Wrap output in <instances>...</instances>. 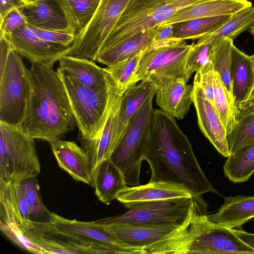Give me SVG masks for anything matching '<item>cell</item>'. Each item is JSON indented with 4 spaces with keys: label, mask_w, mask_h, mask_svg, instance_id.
I'll list each match as a JSON object with an SVG mask.
<instances>
[{
    "label": "cell",
    "mask_w": 254,
    "mask_h": 254,
    "mask_svg": "<svg viewBox=\"0 0 254 254\" xmlns=\"http://www.w3.org/2000/svg\"><path fill=\"white\" fill-rule=\"evenodd\" d=\"M151 169L150 181L181 185L196 198L217 191L201 170L187 135L175 118L154 110L153 123L145 158Z\"/></svg>",
    "instance_id": "cell-1"
},
{
    "label": "cell",
    "mask_w": 254,
    "mask_h": 254,
    "mask_svg": "<svg viewBox=\"0 0 254 254\" xmlns=\"http://www.w3.org/2000/svg\"><path fill=\"white\" fill-rule=\"evenodd\" d=\"M53 65L31 63V93L22 124L33 138L49 143L73 130L75 121L61 70Z\"/></svg>",
    "instance_id": "cell-2"
},
{
    "label": "cell",
    "mask_w": 254,
    "mask_h": 254,
    "mask_svg": "<svg viewBox=\"0 0 254 254\" xmlns=\"http://www.w3.org/2000/svg\"><path fill=\"white\" fill-rule=\"evenodd\" d=\"M206 205L197 204L175 230L146 247L147 254H252L254 249L232 230L211 220Z\"/></svg>",
    "instance_id": "cell-3"
},
{
    "label": "cell",
    "mask_w": 254,
    "mask_h": 254,
    "mask_svg": "<svg viewBox=\"0 0 254 254\" xmlns=\"http://www.w3.org/2000/svg\"><path fill=\"white\" fill-rule=\"evenodd\" d=\"M61 72L80 131L79 139H93L102 131L115 102L123 94L113 79L108 86L94 89Z\"/></svg>",
    "instance_id": "cell-4"
},
{
    "label": "cell",
    "mask_w": 254,
    "mask_h": 254,
    "mask_svg": "<svg viewBox=\"0 0 254 254\" xmlns=\"http://www.w3.org/2000/svg\"><path fill=\"white\" fill-rule=\"evenodd\" d=\"M154 95L148 97L129 120L110 158L123 174L127 186L140 185L141 166L153 127Z\"/></svg>",
    "instance_id": "cell-5"
},
{
    "label": "cell",
    "mask_w": 254,
    "mask_h": 254,
    "mask_svg": "<svg viewBox=\"0 0 254 254\" xmlns=\"http://www.w3.org/2000/svg\"><path fill=\"white\" fill-rule=\"evenodd\" d=\"M207 0H134L121 16L100 51L158 26L187 7Z\"/></svg>",
    "instance_id": "cell-6"
},
{
    "label": "cell",
    "mask_w": 254,
    "mask_h": 254,
    "mask_svg": "<svg viewBox=\"0 0 254 254\" xmlns=\"http://www.w3.org/2000/svg\"><path fill=\"white\" fill-rule=\"evenodd\" d=\"M34 138L22 126L0 123V180L20 183L41 171Z\"/></svg>",
    "instance_id": "cell-7"
},
{
    "label": "cell",
    "mask_w": 254,
    "mask_h": 254,
    "mask_svg": "<svg viewBox=\"0 0 254 254\" xmlns=\"http://www.w3.org/2000/svg\"><path fill=\"white\" fill-rule=\"evenodd\" d=\"M194 45L174 38L153 43L143 53L135 74L136 83L149 78L157 85L179 78L188 83L186 63Z\"/></svg>",
    "instance_id": "cell-8"
},
{
    "label": "cell",
    "mask_w": 254,
    "mask_h": 254,
    "mask_svg": "<svg viewBox=\"0 0 254 254\" xmlns=\"http://www.w3.org/2000/svg\"><path fill=\"white\" fill-rule=\"evenodd\" d=\"M202 198L182 197L125 204L128 210L121 214L93 222L107 226L119 224H179Z\"/></svg>",
    "instance_id": "cell-9"
},
{
    "label": "cell",
    "mask_w": 254,
    "mask_h": 254,
    "mask_svg": "<svg viewBox=\"0 0 254 254\" xmlns=\"http://www.w3.org/2000/svg\"><path fill=\"white\" fill-rule=\"evenodd\" d=\"M11 47L0 71V123L22 126L31 93L29 69Z\"/></svg>",
    "instance_id": "cell-10"
},
{
    "label": "cell",
    "mask_w": 254,
    "mask_h": 254,
    "mask_svg": "<svg viewBox=\"0 0 254 254\" xmlns=\"http://www.w3.org/2000/svg\"><path fill=\"white\" fill-rule=\"evenodd\" d=\"M134 0H100L88 23L76 35L66 55L96 62L106 39Z\"/></svg>",
    "instance_id": "cell-11"
},
{
    "label": "cell",
    "mask_w": 254,
    "mask_h": 254,
    "mask_svg": "<svg viewBox=\"0 0 254 254\" xmlns=\"http://www.w3.org/2000/svg\"><path fill=\"white\" fill-rule=\"evenodd\" d=\"M50 221L60 231L86 247L90 254H147L144 248L125 243L107 228L93 221L69 220L53 212Z\"/></svg>",
    "instance_id": "cell-12"
},
{
    "label": "cell",
    "mask_w": 254,
    "mask_h": 254,
    "mask_svg": "<svg viewBox=\"0 0 254 254\" xmlns=\"http://www.w3.org/2000/svg\"><path fill=\"white\" fill-rule=\"evenodd\" d=\"M8 38L13 49L31 63L54 64L67 55L70 48L42 39L28 23L16 29Z\"/></svg>",
    "instance_id": "cell-13"
},
{
    "label": "cell",
    "mask_w": 254,
    "mask_h": 254,
    "mask_svg": "<svg viewBox=\"0 0 254 254\" xmlns=\"http://www.w3.org/2000/svg\"><path fill=\"white\" fill-rule=\"evenodd\" d=\"M193 103L201 131L217 150L228 157L229 151L226 128L214 106L206 98L200 86L193 83Z\"/></svg>",
    "instance_id": "cell-14"
},
{
    "label": "cell",
    "mask_w": 254,
    "mask_h": 254,
    "mask_svg": "<svg viewBox=\"0 0 254 254\" xmlns=\"http://www.w3.org/2000/svg\"><path fill=\"white\" fill-rule=\"evenodd\" d=\"M19 231L46 254H77L73 241L51 222L27 220L17 225Z\"/></svg>",
    "instance_id": "cell-15"
},
{
    "label": "cell",
    "mask_w": 254,
    "mask_h": 254,
    "mask_svg": "<svg viewBox=\"0 0 254 254\" xmlns=\"http://www.w3.org/2000/svg\"><path fill=\"white\" fill-rule=\"evenodd\" d=\"M155 101L162 111L169 115L182 119L193 103V85L182 78L166 80L156 85Z\"/></svg>",
    "instance_id": "cell-16"
},
{
    "label": "cell",
    "mask_w": 254,
    "mask_h": 254,
    "mask_svg": "<svg viewBox=\"0 0 254 254\" xmlns=\"http://www.w3.org/2000/svg\"><path fill=\"white\" fill-rule=\"evenodd\" d=\"M49 144L59 167L74 180L91 186V167L84 149L74 141L61 139Z\"/></svg>",
    "instance_id": "cell-17"
},
{
    "label": "cell",
    "mask_w": 254,
    "mask_h": 254,
    "mask_svg": "<svg viewBox=\"0 0 254 254\" xmlns=\"http://www.w3.org/2000/svg\"><path fill=\"white\" fill-rule=\"evenodd\" d=\"M193 196L191 192L183 185L161 181H149L146 185L129 187L127 186L119 192L117 199L125 205Z\"/></svg>",
    "instance_id": "cell-18"
},
{
    "label": "cell",
    "mask_w": 254,
    "mask_h": 254,
    "mask_svg": "<svg viewBox=\"0 0 254 254\" xmlns=\"http://www.w3.org/2000/svg\"><path fill=\"white\" fill-rule=\"evenodd\" d=\"M230 76L234 103L238 113L249 100L254 87V60L253 56L245 54L234 44L231 48Z\"/></svg>",
    "instance_id": "cell-19"
},
{
    "label": "cell",
    "mask_w": 254,
    "mask_h": 254,
    "mask_svg": "<svg viewBox=\"0 0 254 254\" xmlns=\"http://www.w3.org/2000/svg\"><path fill=\"white\" fill-rule=\"evenodd\" d=\"M59 68L81 85L100 89L109 85L113 78L105 68L88 59L65 55L59 60Z\"/></svg>",
    "instance_id": "cell-20"
},
{
    "label": "cell",
    "mask_w": 254,
    "mask_h": 254,
    "mask_svg": "<svg viewBox=\"0 0 254 254\" xmlns=\"http://www.w3.org/2000/svg\"><path fill=\"white\" fill-rule=\"evenodd\" d=\"M28 24L41 29L76 30L69 23L58 0H36L23 7Z\"/></svg>",
    "instance_id": "cell-21"
},
{
    "label": "cell",
    "mask_w": 254,
    "mask_h": 254,
    "mask_svg": "<svg viewBox=\"0 0 254 254\" xmlns=\"http://www.w3.org/2000/svg\"><path fill=\"white\" fill-rule=\"evenodd\" d=\"M252 6L248 0H209L187 7L158 25L173 24L195 18L231 15Z\"/></svg>",
    "instance_id": "cell-22"
},
{
    "label": "cell",
    "mask_w": 254,
    "mask_h": 254,
    "mask_svg": "<svg viewBox=\"0 0 254 254\" xmlns=\"http://www.w3.org/2000/svg\"><path fill=\"white\" fill-rule=\"evenodd\" d=\"M181 224H119L104 227L109 229L125 243L144 249L146 247L166 236Z\"/></svg>",
    "instance_id": "cell-23"
},
{
    "label": "cell",
    "mask_w": 254,
    "mask_h": 254,
    "mask_svg": "<svg viewBox=\"0 0 254 254\" xmlns=\"http://www.w3.org/2000/svg\"><path fill=\"white\" fill-rule=\"evenodd\" d=\"M0 222L19 225L30 220L28 206L20 183L0 180Z\"/></svg>",
    "instance_id": "cell-24"
},
{
    "label": "cell",
    "mask_w": 254,
    "mask_h": 254,
    "mask_svg": "<svg viewBox=\"0 0 254 254\" xmlns=\"http://www.w3.org/2000/svg\"><path fill=\"white\" fill-rule=\"evenodd\" d=\"M158 26L131 36L127 40L98 53L96 62L113 66L144 51L153 44Z\"/></svg>",
    "instance_id": "cell-25"
},
{
    "label": "cell",
    "mask_w": 254,
    "mask_h": 254,
    "mask_svg": "<svg viewBox=\"0 0 254 254\" xmlns=\"http://www.w3.org/2000/svg\"><path fill=\"white\" fill-rule=\"evenodd\" d=\"M211 220L229 228L238 227L254 217V196L239 195L225 198Z\"/></svg>",
    "instance_id": "cell-26"
},
{
    "label": "cell",
    "mask_w": 254,
    "mask_h": 254,
    "mask_svg": "<svg viewBox=\"0 0 254 254\" xmlns=\"http://www.w3.org/2000/svg\"><path fill=\"white\" fill-rule=\"evenodd\" d=\"M156 90V85L147 78L124 93L118 115V133L121 138L129 120L148 97L155 95Z\"/></svg>",
    "instance_id": "cell-27"
},
{
    "label": "cell",
    "mask_w": 254,
    "mask_h": 254,
    "mask_svg": "<svg viewBox=\"0 0 254 254\" xmlns=\"http://www.w3.org/2000/svg\"><path fill=\"white\" fill-rule=\"evenodd\" d=\"M127 186L123 174L110 158L103 161L99 167L94 187L98 199L109 205Z\"/></svg>",
    "instance_id": "cell-28"
},
{
    "label": "cell",
    "mask_w": 254,
    "mask_h": 254,
    "mask_svg": "<svg viewBox=\"0 0 254 254\" xmlns=\"http://www.w3.org/2000/svg\"><path fill=\"white\" fill-rule=\"evenodd\" d=\"M232 16L202 17L173 24V38L184 41L198 39L219 29Z\"/></svg>",
    "instance_id": "cell-29"
},
{
    "label": "cell",
    "mask_w": 254,
    "mask_h": 254,
    "mask_svg": "<svg viewBox=\"0 0 254 254\" xmlns=\"http://www.w3.org/2000/svg\"><path fill=\"white\" fill-rule=\"evenodd\" d=\"M223 169L225 176L234 183L248 181L254 172V140L230 154Z\"/></svg>",
    "instance_id": "cell-30"
},
{
    "label": "cell",
    "mask_w": 254,
    "mask_h": 254,
    "mask_svg": "<svg viewBox=\"0 0 254 254\" xmlns=\"http://www.w3.org/2000/svg\"><path fill=\"white\" fill-rule=\"evenodd\" d=\"M254 24V6L246 8L233 15L232 17L219 29L197 39V44H214L222 37L234 41L241 33Z\"/></svg>",
    "instance_id": "cell-31"
},
{
    "label": "cell",
    "mask_w": 254,
    "mask_h": 254,
    "mask_svg": "<svg viewBox=\"0 0 254 254\" xmlns=\"http://www.w3.org/2000/svg\"><path fill=\"white\" fill-rule=\"evenodd\" d=\"M233 42L227 37H222L216 41L211 52L210 61L214 71L219 75L231 102L234 105L230 76L231 48Z\"/></svg>",
    "instance_id": "cell-32"
},
{
    "label": "cell",
    "mask_w": 254,
    "mask_h": 254,
    "mask_svg": "<svg viewBox=\"0 0 254 254\" xmlns=\"http://www.w3.org/2000/svg\"><path fill=\"white\" fill-rule=\"evenodd\" d=\"M100 0H58L76 34L90 21Z\"/></svg>",
    "instance_id": "cell-33"
},
{
    "label": "cell",
    "mask_w": 254,
    "mask_h": 254,
    "mask_svg": "<svg viewBox=\"0 0 254 254\" xmlns=\"http://www.w3.org/2000/svg\"><path fill=\"white\" fill-rule=\"evenodd\" d=\"M214 106L228 134L237 124V110L231 102L219 75L214 71Z\"/></svg>",
    "instance_id": "cell-34"
},
{
    "label": "cell",
    "mask_w": 254,
    "mask_h": 254,
    "mask_svg": "<svg viewBox=\"0 0 254 254\" xmlns=\"http://www.w3.org/2000/svg\"><path fill=\"white\" fill-rule=\"evenodd\" d=\"M20 186L28 206L30 220L40 222L50 221L52 212L48 210L42 200L36 177L23 180Z\"/></svg>",
    "instance_id": "cell-35"
},
{
    "label": "cell",
    "mask_w": 254,
    "mask_h": 254,
    "mask_svg": "<svg viewBox=\"0 0 254 254\" xmlns=\"http://www.w3.org/2000/svg\"><path fill=\"white\" fill-rule=\"evenodd\" d=\"M144 52L113 66L105 67L114 80L118 89L123 94L136 84L135 74Z\"/></svg>",
    "instance_id": "cell-36"
},
{
    "label": "cell",
    "mask_w": 254,
    "mask_h": 254,
    "mask_svg": "<svg viewBox=\"0 0 254 254\" xmlns=\"http://www.w3.org/2000/svg\"><path fill=\"white\" fill-rule=\"evenodd\" d=\"M254 140V110L237 116V124L228 134L230 154Z\"/></svg>",
    "instance_id": "cell-37"
},
{
    "label": "cell",
    "mask_w": 254,
    "mask_h": 254,
    "mask_svg": "<svg viewBox=\"0 0 254 254\" xmlns=\"http://www.w3.org/2000/svg\"><path fill=\"white\" fill-rule=\"evenodd\" d=\"M214 44H194L186 63V73L190 79L191 75L211 63L210 54Z\"/></svg>",
    "instance_id": "cell-38"
},
{
    "label": "cell",
    "mask_w": 254,
    "mask_h": 254,
    "mask_svg": "<svg viewBox=\"0 0 254 254\" xmlns=\"http://www.w3.org/2000/svg\"><path fill=\"white\" fill-rule=\"evenodd\" d=\"M0 228L1 232L9 239L24 250L34 254H46L43 250L27 239L19 231L17 225L0 222Z\"/></svg>",
    "instance_id": "cell-39"
},
{
    "label": "cell",
    "mask_w": 254,
    "mask_h": 254,
    "mask_svg": "<svg viewBox=\"0 0 254 254\" xmlns=\"http://www.w3.org/2000/svg\"><path fill=\"white\" fill-rule=\"evenodd\" d=\"M32 27L42 39L65 46L70 47L76 37V31L71 29L47 30Z\"/></svg>",
    "instance_id": "cell-40"
},
{
    "label": "cell",
    "mask_w": 254,
    "mask_h": 254,
    "mask_svg": "<svg viewBox=\"0 0 254 254\" xmlns=\"http://www.w3.org/2000/svg\"><path fill=\"white\" fill-rule=\"evenodd\" d=\"M193 82L198 84L206 98L214 105V69L211 62L196 72Z\"/></svg>",
    "instance_id": "cell-41"
},
{
    "label": "cell",
    "mask_w": 254,
    "mask_h": 254,
    "mask_svg": "<svg viewBox=\"0 0 254 254\" xmlns=\"http://www.w3.org/2000/svg\"><path fill=\"white\" fill-rule=\"evenodd\" d=\"M26 23L27 22L23 13V7L15 9L0 21V34H4L8 37Z\"/></svg>",
    "instance_id": "cell-42"
},
{
    "label": "cell",
    "mask_w": 254,
    "mask_h": 254,
    "mask_svg": "<svg viewBox=\"0 0 254 254\" xmlns=\"http://www.w3.org/2000/svg\"><path fill=\"white\" fill-rule=\"evenodd\" d=\"M28 3L26 0H0V21L12 10L23 7Z\"/></svg>",
    "instance_id": "cell-43"
},
{
    "label": "cell",
    "mask_w": 254,
    "mask_h": 254,
    "mask_svg": "<svg viewBox=\"0 0 254 254\" xmlns=\"http://www.w3.org/2000/svg\"><path fill=\"white\" fill-rule=\"evenodd\" d=\"M173 24L158 25V29L154 39L153 43H156L173 38Z\"/></svg>",
    "instance_id": "cell-44"
},
{
    "label": "cell",
    "mask_w": 254,
    "mask_h": 254,
    "mask_svg": "<svg viewBox=\"0 0 254 254\" xmlns=\"http://www.w3.org/2000/svg\"><path fill=\"white\" fill-rule=\"evenodd\" d=\"M232 231L246 244L254 249V234L242 230L233 229Z\"/></svg>",
    "instance_id": "cell-45"
},
{
    "label": "cell",
    "mask_w": 254,
    "mask_h": 254,
    "mask_svg": "<svg viewBox=\"0 0 254 254\" xmlns=\"http://www.w3.org/2000/svg\"><path fill=\"white\" fill-rule=\"evenodd\" d=\"M254 110V97L248 100L239 108L238 115L245 114Z\"/></svg>",
    "instance_id": "cell-46"
},
{
    "label": "cell",
    "mask_w": 254,
    "mask_h": 254,
    "mask_svg": "<svg viewBox=\"0 0 254 254\" xmlns=\"http://www.w3.org/2000/svg\"><path fill=\"white\" fill-rule=\"evenodd\" d=\"M254 37V24L248 30Z\"/></svg>",
    "instance_id": "cell-47"
},
{
    "label": "cell",
    "mask_w": 254,
    "mask_h": 254,
    "mask_svg": "<svg viewBox=\"0 0 254 254\" xmlns=\"http://www.w3.org/2000/svg\"><path fill=\"white\" fill-rule=\"evenodd\" d=\"M254 97V88H253V90H252V92L251 93V95H250V98H249V100L251 99H252V98H253Z\"/></svg>",
    "instance_id": "cell-48"
},
{
    "label": "cell",
    "mask_w": 254,
    "mask_h": 254,
    "mask_svg": "<svg viewBox=\"0 0 254 254\" xmlns=\"http://www.w3.org/2000/svg\"><path fill=\"white\" fill-rule=\"evenodd\" d=\"M28 2H33V1H34L36 0H26Z\"/></svg>",
    "instance_id": "cell-49"
},
{
    "label": "cell",
    "mask_w": 254,
    "mask_h": 254,
    "mask_svg": "<svg viewBox=\"0 0 254 254\" xmlns=\"http://www.w3.org/2000/svg\"><path fill=\"white\" fill-rule=\"evenodd\" d=\"M253 58H254V55H253Z\"/></svg>",
    "instance_id": "cell-50"
}]
</instances>
